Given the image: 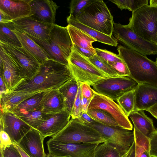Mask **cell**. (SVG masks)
I'll return each mask as SVG.
<instances>
[{
    "label": "cell",
    "instance_id": "38",
    "mask_svg": "<svg viewBox=\"0 0 157 157\" xmlns=\"http://www.w3.org/2000/svg\"><path fill=\"white\" fill-rule=\"evenodd\" d=\"M79 83L77 93L74 102L71 113V117L72 118H79L82 113L81 109V83Z\"/></svg>",
    "mask_w": 157,
    "mask_h": 157
},
{
    "label": "cell",
    "instance_id": "37",
    "mask_svg": "<svg viewBox=\"0 0 157 157\" xmlns=\"http://www.w3.org/2000/svg\"><path fill=\"white\" fill-rule=\"evenodd\" d=\"M95 0H72L70 3V15L75 17L87 6Z\"/></svg>",
    "mask_w": 157,
    "mask_h": 157
},
{
    "label": "cell",
    "instance_id": "50",
    "mask_svg": "<svg viewBox=\"0 0 157 157\" xmlns=\"http://www.w3.org/2000/svg\"><path fill=\"white\" fill-rule=\"evenodd\" d=\"M92 99L82 97L81 101V109L82 113L87 112L89 106Z\"/></svg>",
    "mask_w": 157,
    "mask_h": 157
},
{
    "label": "cell",
    "instance_id": "2",
    "mask_svg": "<svg viewBox=\"0 0 157 157\" xmlns=\"http://www.w3.org/2000/svg\"><path fill=\"white\" fill-rule=\"evenodd\" d=\"M117 50L128 69L130 78L138 84L157 85V64L155 62L124 46H119Z\"/></svg>",
    "mask_w": 157,
    "mask_h": 157
},
{
    "label": "cell",
    "instance_id": "42",
    "mask_svg": "<svg viewBox=\"0 0 157 157\" xmlns=\"http://www.w3.org/2000/svg\"><path fill=\"white\" fill-rule=\"evenodd\" d=\"M0 157H21L13 144L7 147L5 150H0Z\"/></svg>",
    "mask_w": 157,
    "mask_h": 157
},
{
    "label": "cell",
    "instance_id": "3",
    "mask_svg": "<svg viewBox=\"0 0 157 157\" xmlns=\"http://www.w3.org/2000/svg\"><path fill=\"white\" fill-rule=\"evenodd\" d=\"M26 35L40 46L52 59L68 66L73 45L67 26L54 24L48 40H42Z\"/></svg>",
    "mask_w": 157,
    "mask_h": 157
},
{
    "label": "cell",
    "instance_id": "57",
    "mask_svg": "<svg viewBox=\"0 0 157 157\" xmlns=\"http://www.w3.org/2000/svg\"><path fill=\"white\" fill-rule=\"evenodd\" d=\"M155 62L157 64V57L156 58V61H155Z\"/></svg>",
    "mask_w": 157,
    "mask_h": 157
},
{
    "label": "cell",
    "instance_id": "13",
    "mask_svg": "<svg viewBox=\"0 0 157 157\" xmlns=\"http://www.w3.org/2000/svg\"><path fill=\"white\" fill-rule=\"evenodd\" d=\"M2 45L15 59L26 79L35 75L39 71L41 64L25 48L17 47L10 44L0 41Z\"/></svg>",
    "mask_w": 157,
    "mask_h": 157
},
{
    "label": "cell",
    "instance_id": "19",
    "mask_svg": "<svg viewBox=\"0 0 157 157\" xmlns=\"http://www.w3.org/2000/svg\"><path fill=\"white\" fill-rule=\"evenodd\" d=\"M71 113L66 110L54 114L36 129L44 137L52 136L62 130L69 123Z\"/></svg>",
    "mask_w": 157,
    "mask_h": 157
},
{
    "label": "cell",
    "instance_id": "21",
    "mask_svg": "<svg viewBox=\"0 0 157 157\" xmlns=\"http://www.w3.org/2000/svg\"><path fill=\"white\" fill-rule=\"evenodd\" d=\"M41 106L45 112L55 114L65 110L63 96L58 89L46 91L41 101Z\"/></svg>",
    "mask_w": 157,
    "mask_h": 157
},
{
    "label": "cell",
    "instance_id": "22",
    "mask_svg": "<svg viewBox=\"0 0 157 157\" xmlns=\"http://www.w3.org/2000/svg\"><path fill=\"white\" fill-rule=\"evenodd\" d=\"M44 91H45L32 92L13 91L3 95L0 96V112H11L14 108L26 99L36 94Z\"/></svg>",
    "mask_w": 157,
    "mask_h": 157
},
{
    "label": "cell",
    "instance_id": "30",
    "mask_svg": "<svg viewBox=\"0 0 157 157\" xmlns=\"http://www.w3.org/2000/svg\"><path fill=\"white\" fill-rule=\"evenodd\" d=\"M127 152L106 141L98 145L94 157H121Z\"/></svg>",
    "mask_w": 157,
    "mask_h": 157
},
{
    "label": "cell",
    "instance_id": "49",
    "mask_svg": "<svg viewBox=\"0 0 157 157\" xmlns=\"http://www.w3.org/2000/svg\"><path fill=\"white\" fill-rule=\"evenodd\" d=\"M136 143L135 141L127 152L121 157H135Z\"/></svg>",
    "mask_w": 157,
    "mask_h": 157
},
{
    "label": "cell",
    "instance_id": "53",
    "mask_svg": "<svg viewBox=\"0 0 157 157\" xmlns=\"http://www.w3.org/2000/svg\"><path fill=\"white\" fill-rule=\"evenodd\" d=\"M150 42L157 45V30L155 33L151 37Z\"/></svg>",
    "mask_w": 157,
    "mask_h": 157
},
{
    "label": "cell",
    "instance_id": "29",
    "mask_svg": "<svg viewBox=\"0 0 157 157\" xmlns=\"http://www.w3.org/2000/svg\"><path fill=\"white\" fill-rule=\"evenodd\" d=\"M46 91L36 94L26 99L14 108L11 112L18 116L25 114L41 107V101Z\"/></svg>",
    "mask_w": 157,
    "mask_h": 157
},
{
    "label": "cell",
    "instance_id": "12",
    "mask_svg": "<svg viewBox=\"0 0 157 157\" xmlns=\"http://www.w3.org/2000/svg\"><path fill=\"white\" fill-rule=\"evenodd\" d=\"M94 95L88 109H95L104 110L110 114L120 127L132 130V125L120 106L109 98L98 94L94 90Z\"/></svg>",
    "mask_w": 157,
    "mask_h": 157
},
{
    "label": "cell",
    "instance_id": "23",
    "mask_svg": "<svg viewBox=\"0 0 157 157\" xmlns=\"http://www.w3.org/2000/svg\"><path fill=\"white\" fill-rule=\"evenodd\" d=\"M13 31L22 46L32 54L41 64L48 60L52 59L48 53L26 34L17 31L15 28Z\"/></svg>",
    "mask_w": 157,
    "mask_h": 157
},
{
    "label": "cell",
    "instance_id": "7",
    "mask_svg": "<svg viewBox=\"0 0 157 157\" xmlns=\"http://www.w3.org/2000/svg\"><path fill=\"white\" fill-rule=\"evenodd\" d=\"M112 34L127 48L144 56L157 55V45L138 36L127 25L114 22Z\"/></svg>",
    "mask_w": 157,
    "mask_h": 157
},
{
    "label": "cell",
    "instance_id": "34",
    "mask_svg": "<svg viewBox=\"0 0 157 157\" xmlns=\"http://www.w3.org/2000/svg\"><path fill=\"white\" fill-rule=\"evenodd\" d=\"M121 10L127 9L132 13L142 7L148 5V0H110Z\"/></svg>",
    "mask_w": 157,
    "mask_h": 157
},
{
    "label": "cell",
    "instance_id": "32",
    "mask_svg": "<svg viewBox=\"0 0 157 157\" xmlns=\"http://www.w3.org/2000/svg\"><path fill=\"white\" fill-rule=\"evenodd\" d=\"M87 113L95 121L103 124L110 126H120L114 119L104 110L99 109H88Z\"/></svg>",
    "mask_w": 157,
    "mask_h": 157
},
{
    "label": "cell",
    "instance_id": "10",
    "mask_svg": "<svg viewBox=\"0 0 157 157\" xmlns=\"http://www.w3.org/2000/svg\"><path fill=\"white\" fill-rule=\"evenodd\" d=\"M0 75L10 92L25 79L15 59L0 45Z\"/></svg>",
    "mask_w": 157,
    "mask_h": 157
},
{
    "label": "cell",
    "instance_id": "31",
    "mask_svg": "<svg viewBox=\"0 0 157 157\" xmlns=\"http://www.w3.org/2000/svg\"><path fill=\"white\" fill-rule=\"evenodd\" d=\"M14 29L12 22L5 24L0 23V41L21 47L22 46L19 39L13 31Z\"/></svg>",
    "mask_w": 157,
    "mask_h": 157
},
{
    "label": "cell",
    "instance_id": "27",
    "mask_svg": "<svg viewBox=\"0 0 157 157\" xmlns=\"http://www.w3.org/2000/svg\"><path fill=\"white\" fill-rule=\"evenodd\" d=\"M78 86L79 83L73 78L58 89L63 96L65 110L71 114Z\"/></svg>",
    "mask_w": 157,
    "mask_h": 157
},
{
    "label": "cell",
    "instance_id": "33",
    "mask_svg": "<svg viewBox=\"0 0 157 157\" xmlns=\"http://www.w3.org/2000/svg\"><path fill=\"white\" fill-rule=\"evenodd\" d=\"M134 90L125 93L116 101L128 117L134 109L135 97Z\"/></svg>",
    "mask_w": 157,
    "mask_h": 157
},
{
    "label": "cell",
    "instance_id": "11",
    "mask_svg": "<svg viewBox=\"0 0 157 157\" xmlns=\"http://www.w3.org/2000/svg\"><path fill=\"white\" fill-rule=\"evenodd\" d=\"M48 154L56 156L94 157L98 144H74L59 142L52 138L47 142Z\"/></svg>",
    "mask_w": 157,
    "mask_h": 157
},
{
    "label": "cell",
    "instance_id": "28",
    "mask_svg": "<svg viewBox=\"0 0 157 157\" xmlns=\"http://www.w3.org/2000/svg\"><path fill=\"white\" fill-rule=\"evenodd\" d=\"M54 114L44 112L41 106L25 114L17 116L32 128L36 129L42 123Z\"/></svg>",
    "mask_w": 157,
    "mask_h": 157
},
{
    "label": "cell",
    "instance_id": "5",
    "mask_svg": "<svg viewBox=\"0 0 157 157\" xmlns=\"http://www.w3.org/2000/svg\"><path fill=\"white\" fill-rule=\"evenodd\" d=\"M52 137L59 142L74 144H98L107 141L99 132L78 118H71L62 130Z\"/></svg>",
    "mask_w": 157,
    "mask_h": 157
},
{
    "label": "cell",
    "instance_id": "15",
    "mask_svg": "<svg viewBox=\"0 0 157 157\" xmlns=\"http://www.w3.org/2000/svg\"><path fill=\"white\" fill-rule=\"evenodd\" d=\"M17 31L37 39L48 40L54 24L44 23L29 16L13 21Z\"/></svg>",
    "mask_w": 157,
    "mask_h": 157
},
{
    "label": "cell",
    "instance_id": "16",
    "mask_svg": "<svg viewBox=\"0 0 157 157\" xmlns=\"http://www.w3.org/2000/svg\"><path fill=\"white\" fill-rule=\"evenodd\" d=\"M30 17L42 22L54 24L59 6L52 0H31Z\"/></svg>",
    "mask_w": 157,
    "mask_h": 157
},
{
    "label": "cell",
    "instance_id": "56",
    "mask_svg": "<svg viewBox=\"0 0 157 157\" xmlns=\"http://www.w3.org/2000/svg\"><path fill=\"white\" fill-rule=\"evenodd\" d=\"M47 157H72V156L69 155H65V156H54L52 155H51L50 154H48L47 155Z\"/></svg>",
    "mask_w": 157,
    "mask_h": 157
},
{
    "label": "cell",
    "instance_id": "24",
    "mask_svg": "<svg viewBox=\"0 0 157 157\" xmlns=\"http://www.w3.org/2000/svg\"><path fill=\"white\" fill-rule=\"evenodd\" d=\"M68 25L75 27L87 33L94 38L97 41L112 46H116L118 43L116 40L110 36L80 23L74 17L69 16L67 18Z\"/></svg>",
    "mask_w": 157,
    "mask_h": 157
},
{
    "label": "cell",
    "instance_id": "6",
    "mask_svg": "<svg viewBox=\"0 0 157 157\" xmlns=\"http://www.w3.org/2000/svg\"><path fill=\"white\" fill-rule=\"evenodd\" d=\"M127 25L138 36L150 42L157 30V7L145 5L133 12Z\"/></svg>",
    "mask_w": 157,
    "mask_h": 157
},
{
    "label": "cell",
    "instance_id": "26",
    "mask_svg": "<svg viewBox=\"0 0 157 157\" xmlns=\"http://www.w3.org/2000/svg\"><path fill=\"white\" fill-rule=\"evenodd\" d=\"M73 45L88 50L96 55L92 44L96 40L87 33L70 25L67 26Z\"/></svg>",
    "mask_w": 157,
    "mask_h": 157
},
{
    "label": "cell",
    "instance_id": "54",
    "mask_svg": "<svg viewBox=\"0 0 157 157\" xmlns=\"http://www.w3.org/2000/svg\"><path fill=\"white\" fill-rule=\"evenodd\" d=\"M149 6L152 7H157V0H150Z\"/></svg>",
    "mask_w": 157,
    "mask_h": 157
},
{
    "label": "cell",
    "instance_id": "17",
    "mask_svg": "<svg viewBox=\"0 0 157 157\" xmlns=\"http://www.w3.org/2000/svg\"><path fill=\"white\" fill-rule=\"evenodd\" d=\"M45 138L37 130L32 128L17 144L30 157H47L44 149Z\"/></svg>",
    "mask_w": 157,
    "mask_h": 157
},
{
    "label": "cell",
    "instance_id": "8",
    "mask_svg": "<svg viewBox=\"0 0 157 157\" xmlns=\"http://www.w3.org/2000/svg\"><path fill=\"white\" fill-rule=\"evenodd\" d=\"M137 85L128 77L118 76L102 79L90 86L98 93L116 101L125 93L134 90Z\"/></svg>",
    "mask_w": 157,
    "mask_h": 157
},
{
    "label": "cell",
    "instance_id": "40",
    "mask_svg": "<svg viewBox=\"0 0 157 157\" xmlns=\"http://www.w3.org/2000/svg\"><path fill=\"white\" fill-rule=\"evenodd\" d=\"M119 76H127L129 77L130 73L125 63L121 61L108 62Z\"/></svg>",
    "mask_w": 157,
    "mask_h": 157
},
{
    "label": "cell",
    "instance_id": "14",
    "mask_svg": "<svg viewBox=\"0 0 157 157\" xmlns=\"http://www.w3.org/2000/svg\"><path fill=\"white\" fill-rule=\"evenodd\" d=\"M33 128L11 112H0V129L10 137L13 144H18Z\"/></svg>",
    "mask_w": 157,
    "mask_h": 157
},
{
    "label": "cell",
    "instance_id": "48",
    "mask_svg": "<svg viewBox=\"0 0 157 157\" xmlns=\"http://www.w3.org/2000/svg\"><path fill=\"white\" fill-rule=\"evenodd\" d=\"M0 96H1L2 95L6 94L10 92L7 88V86L5 83L2 76L0 75Z\"/></svg>",
    "mask_w": 157,
    "mask_h": 157
},
{
    "label": "cell",
    "instance_id": "41",
    "mask_svg": "<svg viewBox=\"0 0 157 157\" xmlns=\"http://www.w3.org/2000/svg\"><path fill=\"white\" fill-rule=\"evenodd\" d=\"M149 139V152L151 157H157V129Z\"/></svg>",
    "mask_w": 157,
    "mask_h": 157
},
{
    "label": "cell",
    "instance_id": "35",
    "mask_svg": "<svg viewBox=\"0 0 157 157\" xmlns=\"http://www.w3.org/2000/svg\"><path fill=\"white\" fill-rule=\"evenodd\" d=\"M133 131L136 143L135 157H140L144 151H149V139L135 127Z\"/></svg>",
    "mask_w": 157,
    "mask_h": 157
},
{
    "label": "cell",
    "instance_id": "45",
    "mask_svg": "<svg viewBox=\"0 0 157 157\" xmlns=\"http://www.w3.org/2000/svg\"><path fill=\"white\" fill-rule=\"evenodd\" d=\"M73 48L81 54L88 59L95 55L88 49L79 47L75 45H73Z\"/></svg>",
    "mask_w": 157,
    "mask_h": 157
},
{
    "label": "cell",
    "instance_id": "25",
    "mask_svg": "<svg viewBox=\"0 0 157 157\" xmlns=\"http://www.w3.org/2000/svg\"><path fill=\"white\" fill-rule=\"evenodd\" d=\"M128 117L132 121L134 127L149 139L156 130L152 120L145 115L144 110L133 111Z\"/></svg>",
    "mask_w": 157,
    "mask_h": 157
},
{
    "label": "cell",
    "instance_id": "9",
    "mask_svg": "<svg viewBox=\"0 0 157 157\" xmlns=\"http://www.w3.org/2000/svg\"><path fill=\"white\" fill-rule=\"evenodd\" d=\"M85 124L99 132L107 142L126 151L135 141L133 131H132L120 126L105 125L95 121L92 124Z\"/></svg>",
    "mask_w": 157,
    "mask_h": 157
},
{
    "label": "cell",
    "instance_id": "44",
    "mask_svg": "<svg viewBox=\"0 0 157 157\" xmlns=\"http://www.w3.org/2000/svg\"><path fill=\"white\" fill-rule=\"evenodd\" d=\"M0 150H4L13 143L9 135L4 131H0Z\"/></svg>",
    "mask_w": 157,
    "mask_h": 157
},
{
    "label": "cell",
    "instance_id": "36",
    "mask_svg": "<svg viewBox=\"0 0 157 157\" xmlns=\"http://www.w3.org/2000/svg\"><path fill=\"white\" fill-rule=\"evenodd\" d=\"M90 62L96 67L110 77L118 76L108 62L97 55L88 59Z\"/></svg>",
    "mask_w": 157,
    "mask_h": 157
},
{
    "label": "cell",
    "instance_id": "51",
    "mask_svg": "<svg viewBox=\"0 0 157 157\" xmlns=\"http://www.w3.org/2000/svg\"><path fill=\"white\" fill-rule=\"evenodd\" d=\"M145 110L149 112L154 117L157 119V103Z\"/></svg>",
    "mask_w": 157,
    "mask_h": 157
},
{
    "label": "cell",
    "instance_id": "4",
    "mask_svg": "<svg viewBox=\"0 0 157 157\" xmlns=\"http://www.w3.org/2000/svg\"><path fill=\"white\" fill-rule=\"evenodd\" d=\"M74 18L86 26L112 36L114 22L113 16L102 0H95Z\"/></svg>",
    "mask_w": 157,
    "mask_h": 157
},
{
    "label": "cell",
    "instance_id": "46",
    "mask_svg": "<svg viewBox=\"0 0 157 157\" xmlns=\"http://www.w3.org/2000/svg\"><path fill=\"white\" fill-rule=\"evenodd\" d=\"M78 119L80 121L85 124H91L95 121L87 114V112L83 113Z\"/></svg>",
    "mask_w": 157,
    "mask_h": 157
},
{
    "label": "cell",
    "instance_id": "55",
    "mask_svg": "<svg viewBox=\"0 0 157 157\" xmlns=\"http://www.w3.org/2000/svg\"><path fill=\"white\" fill-rule=\"evenodd\" d=\"M140 157H151V156L149 151H145L142 154Z\"/></svg>",
    "mask_w": 157,
    "mask_h": 157
},
{
    "label": "cell",
    "instance_id": "47",
    "mask_svg": "<svg viewBox=\"0 0 157 157\" xmlns=\"http://www.w3.org/2000/svg\"><path fill=\"white\" fill-rule=\"evenodd\" d=\"M0 23L5 24L12 22L13 20L7 14L0 10Z\"/></svg>",
    "mask_w": 157,
    "mask_h": 157
},
{
    "label": "cell",
    "instance_id": "39",
    "mask_svg": "<svg viewBox=\"0 0 157 157\" xmlns=\"http://www.w3.org/2000/svg\"><path fill=\"white\" fill-rule=\"evenodd\" d=\"M96 55L108 62H114L122 60L118 54L117 55L105 49L95 48Z\"/></svg>",
    "mask_w": 157,
    "mask_h": 157
},
{
    "label": "cell",
    "instance_id": "1",
    "mask_svg": "<svg viewBox=\"0 0 157 157\" xmlns=\"http://www.w3.org/2000/svg\"><path fill=\"white\" fill-rule=\"evenodd\" d=\"M73 78L68 66L48 59L41 64L35 75L23 81L13 91L32 92L59 89Z\"/></svg>",
    "mask_w": 157,
    "mask_h": 157
},
{
    "label": "cell",
    "instance_id": "18",
    "mask_svg": "<svg viewBox=\"0 0 157 157\" xmlns=\"http://www.w3.org/2000/svg\"><path fill=\"white\" fill-rule=\"evenodd\" d=\"M134 91L135 105L133 111L145 110L157 103V85L138 84Z\"/></svg>",
    "mask_w": 157,
    "mask_h": 157
},
{
    "label": "cell",
    "instance_id": "20",
    "mask_svg": "<svg viewBox=\"0 0 157 157\" xmlns=\"http://www.w3.org/2000/svg\"><path fill=\"white\" fill-rule=\"evenodd\" d=\"M31 0H0V10L13 21L31 15Z\"/></svg>",
    "mask_w": 157,
    "mask_h": 157
},
{
    "label": "cell",
    "instance_id": "52",
    "mask_svg": "<svg viewBox=\"0 0 157 157\" xmlns=\"http://www.w3.org/2000/svg\"><path fill=\"white\" fill-rule=\"evenodd\" d=\"M13 145L18 150L21 157H30L21 148L18 144L14 143Z\"/></svg>",
    "mask_w": 157,
    "mask_h": 157
},
{
    "label": "cell",
    "instance_id": "43",
    "mask_svg": "<svg viewBox=\"0 0 157 157\" xmlns=\"http://www.w3.org/2000/svg\"><path fill=\"white\" fill-rule=\"evenodd\" d=\"M80 83L82 97L92 99L94 95L93 89L91 88L90 86L87 83Z\"/></svg>",
    "mask_w": 157,
    "mask_h": 157
}]
</instances>
